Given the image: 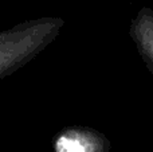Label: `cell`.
<instances>
[{
  "mask_svg": "<svg viewBox=\"0 0 153 152\" xmlns=\"http://www.w3.org/2000/svg\"><path fill=\"white\" fill-rule=\"evenodd\" d=\"M63 24L61 18H39L0 32V80L39 55L55 40Z\"/></svg>",
  "mask_w": 153,
  "mask_h": 152,
  "instance_id": "1",
  "label": "cell"
},
{
  "mask_svg": "<svg viewBox=\"0 0 153 152\" xmlns=\"http://www.w3.org/2000/svg\"><path fill=\"white\" fill-rule=\"evenodd\" d=\"M54 152H110L111 143L89 127H66L54 139Z\"/></svg>",
  "mask_w": 153,
  "mask_h": 152,
  "instance_id": "2",
  "label": "cell"
},
{
  "mask_svg": "<svg viewBox=\"0 0 153 152\" xmlns=\"http://www.w3.org/2000/svg\"><path fill=\"white\" fill-rule=\"evenodd\" d=\"M129 35L146 69L153 75V10L143 7L132 19Z\"/></svg>",
  "mask_w": 153,
  "mask_h": 152,
  "instance_id": "3",
  "label": "cell"
}]
</instances>
